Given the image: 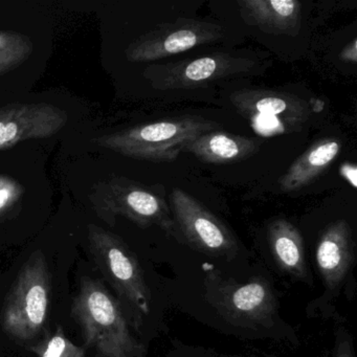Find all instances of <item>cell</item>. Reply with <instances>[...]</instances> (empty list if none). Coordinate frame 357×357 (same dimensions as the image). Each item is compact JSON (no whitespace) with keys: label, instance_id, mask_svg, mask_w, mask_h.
I'll return each mask as SVG.
<instances>
[{"label":"cell","instance_id":"277c9868","mask_svg":"<svg viewBox=\"0 0 357 357\" xmlns=\"http://www.w3.org/2000/svg\"><path fill=\"white\" fill-rule=\"evenodd\" d=\"M89 242L98 268L141 321L150 313L151 294L137 256L120 238L102 229H91Z\"/></svg>","mask_w":357,"mask_h":357},{"label":"cell","instance_id":"e0dca14e","mask_svg":"<svg viewBox=\"0 0 357 357\" xmlns=\"http://www.w3.org/2000/svg\"><path fill=\"white\" fill-rule=\"evenodd\" d=\"M24 135V127L15 122H0V146L11 143Z\"/></svg>","mask_w":357,"mask_h":357},{"label":"cell","instance_id":"8992f818","mask_svg":"<svg viewBox=\"0 0 357 357\" xmlns=\"http://www.w3.org/2000/svg\"><path fill=\"white\" fill-rule=\"evenodd\" d=\"M206 289L210 304L231 323L248 328L273 325L277 304L264 280L236 283L214 271L208 277Z\"/></svg>","mask_w":357,"mask_h":357},{"label":"cell","instance_id":"ba28073f","mask_svg":"<svg viewBox=\"0 0 357 357\" xmlns=\"http://www.w3.org/2000/svg\"><path fill=\"white\" fill-rule=\"evenodd\" d=\"M250 58L227 53H215L194 60L150 66L147 78L160 91L206 87L217 81L248 74L256 68Z\"/></svg>","mask_w":357,"mask_h":357},{"label":"cell","instance_id":"52a82bcc","mask_svg":"<svg viewBox=\"0 0 357 357\" xmlns=\"http://www.w3.org/2000/svg\"><path fill=\"white\" fill-rule=\"evenodd\" d=\"M169 204L175 238L211 256L231 258L237 252V241L229 227L193 196L176 188Z\"/></svg>","mask_w":357,"mask_h":357},{"label":"cell","instance_id":"30bf717a","mask_svg":"<svg viewBox=\"0 0 357 357\" xmlns=\"http://www.w3.org/2000/svg\"><path fill=\"white\" fill-rule=\"evenodd\" d=\"M240 16L248 26L267 34L298 36L302 26V3L298 0H239Z\"/></svg>","mask_w":357,"mask_h":357},{"label":"cell","instance_id":"9a60e30c","mask_svg":"<svg viewBox=\"0 0 357 357\" xmlns=\"http://www.w3.org/2000/svg\"><path fill=\"white\" fill-rule=\"evenodd\" d=\"M268 240L278 266L296 279H307L304 241L300 231L285 219H277L268 227Z\"/></svg>","mask_w":357,"mask_h":357},{"label":"cell","instance_id":"6da1fadb","mask_svg":"<svg viewBox=\"0 0 357 357\" xmlns=\"http://www.w3.org/2000/svg\"><path fill=\"white\" fill-rule=\"evenodd\" d=\"M72 315L87 346L99 357H139L143 346L132 335L122 307L97 280L82 278Z\"/></svg>","mask_w":357,"mask_h":357},{"label":"cell","instance_id":"2e32d148","mask_svg":"<svg viewBox=\"0 0 357 357\" xmlns=\"http://www.w3.org/2000/svg\"><path fill=\"white\" fill-rule=\"evenodd\" d=\"M38 357H85L84 347L77 346L66 337L61 326H58L53 335L36 348Z\"/></svg>","mask_w":357,"mask_h":357},{"label":"cell","instance_id":"9c48e42d","mask_svg":"<svg viewBox=\"0 0 357 357\" xmlns=\"http://www.w3.org/2000/svg\"><path fill=\"white\" fill-rule=\"evenodd\" d=\"M220 24L191 18L164 22L131 45L128 58L132 61H154L216 43L225 36Z\"/></svg>","mask_w":357,"mask_h":357},{"label":"cell","instance_id":"5b68a950","mask_svg":"<svg viewBox=\"0 0 357 357\" xmlns=\"http://www.w3.org/2000/svg\"><path fill=\"white\" fill-rule=\"evenodd\" d=\"M231 104L262 137L302 130L312 114L306 100L273 89H241L231 93Z\"/></svg>","mask_w":357,"mask_h":357},{"label":"cell","instance_id":"7c38bea8","mask_svg":"<svg viewBox=\"0 0 357 357\" xmlns=\"http://www.w3.org/2000/svg\"><path fill=\"white\" fill-rule=\"evenodd\" d=\"M260 147L258 139L213 130L195 137L183 152L193 154L206 164L225 165L248 160L258 153Z\"/></svg>","mask_w":357,"mask_h":357},{"label":"cell","instance_id":"d6986e66","mask_svg":"<svg viewBox=\"0 0 357 357\" xmlns=\"http://www.w3.org/2000/svg\"><path fill=\"white\" fill-rule=\"evenodd\" d=\"M340 176L344 177L353 188H356L357 168L354 164L346 162L340 169Z\"/></svg>","mask_w":357,"mask_h":357},{"label":"cell","instance_id":"44dd1931","mask_svg":"<svg viewBox=\"0 0 357 357\" xmlns=\"http://www.w3.org/2000/svg\"><path fill=\"white\" fill-rule=\"evenodd\" d=\"M8 199H9V193H8V191H6V190H0V210L7 204Z\"/></svg>","mask_w":357,"mask_h":357},{"label":"cell","instance_id":"8fae6325","mask_svg":"<svg viewBox=\"0 0 357 357\" xmlns=\"http://www.w3.org/2000/svg\"><path fill=\"white\" fill-rule=\"evenodd\" d=\"M352 229L346 220L330 225L317 243V265L324 283L329 289L340 285L353 260Z\"/></svg>","mask_w":357,"mask_h":357},{"label":"cell","instance_id":"ac0fdd59","mask_svg":"<svg viewBox=\"0 0 357 357\" xmlns=\"http://www.w3.org/2000/svg\"><path fill=\"white\" fill-rule=\"evenodd\" d=\"M340 60L346 63H356L357 62V39H353L340 52Z\"/></svg>","mask_w":357,"mask_h":357},{"label":"cell","instance_id":"ffe728a7","mask_svg":"<svg viewBox=\"0 0 357 357\" xmlns=\"http://www.w3.org/2000/svg\"><path fill=\"white\" fill-rule=\"evenodd\" d=\"M334 357H354L352 346L348 340H338L336 344L335 356Z\"/></svg>","mask_w":357,"mask_h":357},{"label":"cell","instance_id":"4fadbf2b","mask_svg":"<svg viewBox=\"0 0 357 357\" xmlns=\"http://www.w3.org/2000/svg\"><path fill=\"white\" fill-rule=\"evenodd\" d=\"M342 141L335 137L315 142L279 179L281 191L291 193L310 185L329 168L342 151Z\"/></svg>","mask_w":357,"mask_h":357},{"label":"cell","instance_id":"7a4b0ae2","mask_svg":"<svg viewBox=\"0 0 357 357\" xmlns=\"http://www.w3.org/2000/svg\"><path fill=\"white\" fill-rule=\"evenodd\" d=\"M51 298L47 260L36 252L20 269L3 305L1 324L6 333L20 342L36 337L47 321Z\"/></svg>","mask_w":357,"mask_h":357},{"label":"cell","instance_id":"3957f363","mask_svg":"<svg viewBox=\"0 0 357 357\" xmlns=\"http://www.w3.org/2000/svg\"><path fill=\"white\" fill-rule=\"evenodd\" d=\"M217 127L202 116H185L135 127L116 135L112 144L118 151L139 160L172 162L188 143Z\"/></svg>","mask_w":357,"mask_h":357},{"label":"cell","instance_id":"5bb4252c","mask_svg":"<svg viewBox=\"0 0 357 357\" xmlns=\"http://www.w3.org/2000/svg\"><path fill=\"white\" fill-rule=\"evenodd\" d=\"M121 212L143 227L156 225L175 237V225L170 206L156 192L139 185L124 188L119 191Z\"/></svg>","mask_w":357,"mask_h":357}]
</instances>
